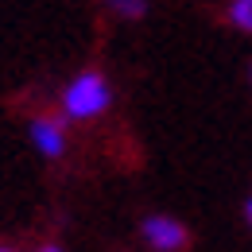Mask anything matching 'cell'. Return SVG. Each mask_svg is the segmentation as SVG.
I'll return each mask as SVG.
<instances>
[{"label":"cell","instance_id":"cell-1","mask_svg":"<svg viewBox=\"0 0 252 252\" xmlns=\"http://www.w3.org/2000/svg\"><path fill=\"white\" fill-rule=\"evenodd\" d=\"M113 105V86L101 70H82L63 90V117L66 121H97Z\"/></svg>","mask_w":252,"mask_h":252},{"label":"cell","instance_id":"cell-2","mask_svg":"<svg viewBox=\"0 0 252 252\" xmlns=\"http://www.w3.org/2000/svg\"><path fill=\"white\" fill-rule=\"evenodd\" d=\"M140 241L152 252H187L190 229L171 214H148L140 221Z\"/></svg>","mask_w":252,"mask_h":252},{"label":"cell","instance_id":"cell-3","mask_svg":"<svg viewBox=\"0 0 252 252\" xmlns=\"http://www.w3.org/2000/svg\"><path fill=\"white\" fill-rule=\"evenodd\" d=\"M32 144L39 156L63 159L66 156V125L63 117H35L32 121Z\"/></svg>","mask_w":252,"mask_h":252},{"label":"cell","instance_id":"cell-4","mask_svg":"<svg viewBox=\"0 0 252 252\" xmlns=\"http://www.w3.org/2000/svg\"><path fill=\"white\" fill-rule=\"evenodd\" d=\"M229 24H233L237 32L252 35V0H233V4H229Z\"/></svg>","mask_w":252,"mask_h":252},{"label":"cell","instance_id":"cell-5","mask_svg":"<svg viewBox=\"0 0 252 252\" xmlns=\"http://www.w3.org/2000/svg\"><path fill=\"white\" fill-rule=\"evenodd\" d=\"M109 12H117L121 20H140L148 12V0H105Z\"/></svg>","mask_w":252,"mask_h":252},{"label":"cell","instance_id":"cell-6","mask_svg":"<svg viewBox=\"0 0 252 252\" xmlns=\"http://www.w3.org/2000/svg\"><path fill=\"white\" fill-rule=\"evenodd\" d=\"M245 218H249V225H252V198L245 202Z\"/></svg>","mask_w":252,"mask_h":252},{"label":"cell","instance_id":"cell-7","mask_svg":"<svg viewBox=\"0 0 252 252\" xmlns=\"http://www.w3.org/2000/svg\"><path fill=\"white\" fill-rule=\"evenodd\" d=\"M39 252H63V249H59V245H47V249H39Z\"/></svg>","mask_w":252,"mask_h":252},{"label":"cell","instance_id":"cell-8","mask_svg":"<svg viewBox=\"0 0 252 252\" xmlns=\"http://www.w3.org/2000/svg\"><path fill=\"white\" fill-rule=\"evenodd\" d=\"M249 82H252V63H249Z\"/></svg>","mask_w":252,"mask_h":252},{"label":"cell","instance_id":"cell-9","mask_svg":"<svg viewBox=\"0 0 252 252\" xmlns=\"http://www.w3.org/2000/svg\"><path fill=\"white\" fill-rule=\"evenodd\" d=\"M0 252H16V249H0Z\"/></svg>","mask_w":252,"mask_h":252}]
</instances>
